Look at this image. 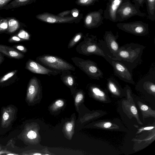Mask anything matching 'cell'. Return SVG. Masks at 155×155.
<instances>
[{"mask_svg":"<svg viewBox=\"0 0 155 155\" xmlns=\"http://www.w3.org/2000/svg\"><path fill=\"white\" fill-rule=\"evenodd\" d=\"M145 48L143 45L134 43L127 44L120 47L117 55L112 59L121 62L132 71L141 62Z\"/></svg>","mask_w":155,"mask_h":155,"instance_id":"6da1fadb","label":"cell"},{"mask_svg":"<svg viewBox=\"0 0 155 155\" xmlns=\"http://www.w3.org/2000/svg\"><path fill=\"white\" fill-rule=\"evenodd\" d=\"M81 47L83 54L87 55L94 54L101 56L110 64L112 57L104 40H98L96 36H87Z\"/></svg>","mask_w":155,"mask_h":155,"instance_id":"7a4b0ae2","label":"cell"},{"mask_svg":"<svg viewBox=\"0 0 155 155\" xmlns=\"http://www.w3.org/2000/svg\"><path fill=\"white\" fill-rule=\"evenodd\" d=\"M139 8L130 0H124L117 11V21H123L134 16L144 17L146 14L141 12Z\"/></svg>","mask_w":155,"mask_h":155,"instance_id":"3957f363","label":"cell"},{"mask_svg":"<svg viewBox=\"0 0 155 155\" xmlns=\"http://www.w3.org/2000/svg\"><path fill=\"white\" fill-rule=\"evenodd\" d=\"M117 27L125 32L137 36H145L149 33L148 24L141 21L119 23Z\"/></svg>","mask_w":155,"mask_h":155,"instance_id":"277c9868","label":"cell"},{"mask_svg":"<svg viewBox=\"0 0 155 155\" xmlns=\"http://www.w3.org/2000/svg\"><path fill=\"white\" fill-rule=\"evenodd\" d=\"M39 61L53 69L59 70H72L74 68L63 60L50 55L41 56L38 58Z\"/></svg>","mask_w":155,"mask_h":155,"instance_id":"5b68a950","label":"cell"},{"mask_svg":"<svg viewBox=\"0 0 155 155\" xmlns=\"http://www.w3.org/2000/svg\"><path fill=\"white\" fill-rule=\"evenodd\" d=\"M110 64L113 68L114 74L120 79L125 82L134 84L132 71L121 62L112 59Z\"/></svg>","mask_w":155,"mask_h":155,"instance_id":"8992f818","label":"cell"},{"mask_svg":"<svg viewBox=\"0 0 155 155\" xmlns=\"http://www.w3.org/2000/svg\"><path fill=\"white\" fill-rule=\"evenodd\" d=\"M81 68L91 78L99 80L103 78L102 71L94 62L87 60H81L80 62Z\"/></svg>","mask_w":155,"mask_h":155,"instance_id":"52a82bcc","label":"cell"},{"mask_svg":"<svg viewBox=\"0 0 155 155\" xmlns=\"http://www.w3.org/2000/svg\"><path fill=\"white\" fill-rule=\"evenodd\" d=\"M119 36L118 33L114 35L111 31H105L104 35V41L112 58L116 56L119 48L117 42Z\"/></svg>","mask_w":155,"mask_h":155,"instance_id":"ba28073f","label":"cell"},{"mask_svg":"<svg viewBox=\"0 0 155 155\" xmlns=\"http://www.w3.org/2000/svg\"><path fill=\"white\" fill-rule=\"evenodd\" d=\"M104 10H98L91 12L86 16L84 23L86 27L88 28H97L103 23Z\"/></svg>","mask_w":155,"mask_h":155,"instance_id":"9c48e42d","label":"cell"},{"mask_svg":"<svg viewBox=\"0 0 155 155\" xmlns=\"http://www.w3.org/2000/svg\"><path fill=\"white\" fill-rule=\"evenodd\" d=\"M123 1L124 0H107L106 8L103 12L104 18L113 22H117V11Z\"/></svg>","mask_w":155,"mask_h":155,"instance_id":"30bf717a","label":"cell"},{"mask_svg":"<svg viewBox=\"0 0 155 155\" xmlns=\"http://www.w3.org/2000/svg\"><path fill=\"white\" fill-rule=\"evenodd\" d=\"M26 67L27 69L35 73L44 74H55V72L31 60H29L27 62Z\"/></svg>","mask_w":155,"mask_h":155,"instance_id":"8fae6325","label":"cell"},{"mask_svg":"<svg viewBox=\"0 0 155 155\" xmlns=\"http://www.w3.org/2000/svg\"><path fill=\"white\" fill-rule=\"evenodd\" d=\"M37 18L43 21L51 23L67 22L74 19V18L72 17L64 18L48 14L37 15Z\"/></svg>","mask_w":155,"mask_h":155,"instance_id":"7c38bea8","label":"cell"},{"mask_svg":"<svg viewBox=\"0 0 155 155\" xmlns=\"http://www.w3.org/2000/svg\"><path fill=\"white\" fill-rule=\"evenodd\" d=\"M0 51L5 55L12 58L20 59L24 55L13 48L6 45H0Z\"/></svg>","mask_w":155,"mask_h":155,"instance_id":"4fadbf2b","label":"cell"},{"mask_svg":"<svg viewBox=\"0 0 155 155\" xmlns=\"http://www.w3.org/2000/svg\"><path fill=\"white\" fill-rule=\"evenodd\" d=\"M34 0H13L2 9L8 10L18 8L31 4Z\"/></svg>","mask_w":155,"mask_h":155,"instance_id":"5bb4252c","label":"cell"},{"mask_svg":"<svg viewBox=\"0 0 155 155\" xmlns=\"http://www.w3.org/2000/svg\"><path fill=\"white\" fill-rule=\"evenodd\" d=\"M146 2L148 18L151 21L155 20V0H145Z\"/></svg>","mask_w":155,"mask_h":155,"instance_id":"9a60e30c","label":"cell"},{"mask_svg":"<svg viewBox=\"0 0 155 155\" xmlns=\"http://www.w3.org/2000/svg\"><path fill=\"white\" fill-rule=\"evenodd\" d=\"M8 19V28L7 31L10 33H13L20 27L18 21L14 17H7Z\"/></svg>","mask_w":155,"mask_h":155,"instance_id":"2e32d148","label":"cell"},{"mask_svg":"<svg viewBox=\"0 0 155 155\" xmlns=\"http://www.w3.org/2000/svg\"><path fill=\"white\" fill-rule=\"evenodd\" d=\"M8 26V19L7 17L4 18L0 16V32L7 30Z\"/></svg>","mask_w":155,"mask_h":155,"instance_id":"e0dca14e","label":"cell"},{"mask_svg":"<svg viewBox=\"0 0 155 155\" xmlns=\"http://www.w3.org/2000/svg\"><path fill=\"white\" fill-rule=\"evenodd\" d=\"M99 1V0H79L78 3L81 5L88 6L93 5Z\"/></svg>","mask_w":155,"mask_h":155,"instance_id":"ac0fdd59","label":"cell"},{"mask_svg":"<svg viewBox=\"0 0 155 155\" xmlns=\"http://www.w3.org/2000/svg\"><path fill=\"white\" fill-rule=\"evenodd\" d=\"M17 72V70L12 71L4 76L0 80V82H3L13 76Z\"/></svg>","mask_w":155,"mask_h":155,"instance_id":"d6986e66","label":"cell"},{"mask_svg":"<svg viewBox=\"0 0 155 155\" xmlns=\"http://www.w3.org/2000/svg\"><path fill=\"white\" fill-rule=\"evenodd\" d=\"M18 35L20 38L25 40H28L30 37L29 34L27 32L23 30H21L20 31Z\"/></svg>","mask_w":155,"mask_h":155,"instance_id":"ffe728a7","label":"cell"},{"mask_svg":"<svg viewBox=\"0 0 155 155\" xmlns=\"http://www.w3.org/2000/svg\"><path fill=\"white\" fill-rule=\"evenodd\" d=\"M92 90L94 94L96 95L103 97L105 95L104 93L97 87H93Z\"/></svg>","mask_w":155,"mask_h":155,"instance_id":"44dd1931","label":"cell"},{"mask_svg":"<svg viewBox=\"0 0 155 155\" xmlns=\"http://www.w3.org/2000/svg\"><path fill=\"white\" fill-rule=\"evenodd\" d=\"M82 35L81 34H78L76 35L71 41L70 44V46H72L74 45L76 43L78 42L81 38Z\"/></svg>","mask_w":155,"mask_h":155,"instance_id":"7402d4cb","label":"cell"},{"mask_svg":"<svg viewBox=\"0 0 155 155\" xmlns=\"http://www.w3.org/2000/svg\"><path fill=\"white\" fill-rule=\"evenodd\" d=\"M27 136L29 139H35L36 137L37 134L35 131L33 130H30L28 132L27 134Z\"/></svg>","mask_w":155,"mask_h":155,"instance_id":"603a6c76","label":"cell"},{"mask_svg":"<svg viewBox=\"0 0 155 155\" xmlns=\"http://www.w3.org/2000/svg\"><path fill=\"white\" fill-rule=\"evenodd\" d=\"M13 0H0V10L2 8Z\"/></svg>","mask_w":155,"mask_h":155,"instance_id":"cb8c5ba5","label":"cell"},{"mask_svg":"<svg viewBox=\"0 0 155 155\" xmlns=\"http://www.w3.org/2000/svg\"><path fill=\"white\" fill-rule=\"evenodd\" d=\"M132 2L139 8L140 7H143V4L145 2V0H133Z\"/></svg>","mask_w":155,"mask_h":155,"instance_id":"d4e9b609","label":"cell"},{"mask_svg":"<svg viewBox=\"0 0 155 155\" xmlns=\"http://www.w3.org/2000/svg\"><path fill=\"white\" fill-rule=\"evenodd\" d=\"M66 80L68 84L70 86H72L74 83V80L70 76H68L66 78Z\"/></svg>","mask_w":155,"mask_h":155,"instance_id":"484cf974","label":"cell"},{"mask_svg":"<svg viewBox=\"0 0 155 155\" xmlns=\"http://www.w3.org/2000/svg\"><path fill=\"white\" fill-rule=\"evenodd\" d=\"M83 98L82 94H79L76 96L75 99V101L76 103H78L81 101Z\"/></svg>","mask_w":155,"mask_h":155,"instance_id":"4316f807","label":"cell"},{"mask_svg":"<svg viewBox=\"0 0 155 155\" xmlns=\"http://www.w3.org/2000/svg\"><path fill=\"white\" fill-rule=\"evenodd\" d=\"M20 38L16 36H14L12 37L9 40L10 42L19 41H21Z\"/></svg>","mask_w":155,"mask_h":155,"instance_id":"83f0119b","label":"cell"},{"mask_svg":"<svg viewBox=\"0 0 155 155\" xmlns=\"http://www.w3.org/2000/svg\"><path fill=\"white\" fill-rule=\"evenodd\" d=\"M55 104L57 107H61L64 105V102L61 100H59L55 102Z\"/></svg>","mask_w":155,"mask_h":155,"instance_id":"f1b7e54d","label":"cell"},{"mask_svg":"<svg viewBox=\"0 0 155 155\" xmlns=\"http://www.w3.org/2000/svg\"><path fill=\"white\" fill-rule=\"evenodd\" d=\"M15 48L18 50L23 52H26L27 51V50L26 48L22 45H16L15 46Z\"/></svg>","mask_w":155,"mask_h":155,"instance_id":"f546056e","label":"cell"},{"mask_svg":"<svg viewBox=\"0 0 155 155\" xmlns=\"http://www.w3.org/2000/svg\"><path fill=\"white\" fill-rule=\"evenodd\" d=\"M72 124L70 123H68L66 126V130L68 132L71 131L72 128Z\"/></svg>","mask_w":155,"mask_h":155,"instance_id":"4dcf8cb0","label":"cell"},{"mask_svg":"<svg viewBox=\"0 0 155 155\" xmlns=\"http://www.w3.org/2000/svg\"><path fill=\"white\" fill-rule=\"evenodd\" d=\"M130 110L131 112L134 114H137V108L134 106H132L130 108Z\"/></svg>","mask_w":155,"mask_h":155,"instance_id":"1f68e13d","label":"cell"},{"mask_svg":"<svg viewBox=\"0 0 155 155\" xmlns=\"http://www.w3.org/2000/svg\"><path fill=\"white\" fill-rule=\"evenodd\" d=\"M3 119L4 120H7L9 117V115L8 114L5 112L3 115Z\"/></svg>","mask_w":155,"mask_h":155,"instance_id":"d6a6232c","label":"cell"},{"mask_svg":"<svg viewBox=\"0 0 155 155\" xmlns=\"http://www.w3.org/2000/svg\"><path fill=\"white\" fill-rule=\"evenodd\" d=\"M148 109V107L145 105H143L141 106V109L143 111H146Z\"/></svg>","mask_w":155,"mask_h":155,"instance_id":"836d02e7","label":"cell"},{"mask_svg":"<svg viewBox=\"0 0 155 155\" xmlns=\"http://www.w3.org/2000/svg\"><path fill=\"white\" fill-rule=\"evenodd\" d=\"M70 12L69 11H67L64 12H63L61 13L59 15L61 16V17H63L64 15H67V14H69Z\"/></svg>","mask_w":155,"mask_h":155,"instance_id":"e575fe53","label":"cell"},{"mask_svg":"<svg viewBox=\"0 0 155 155\" xmlns=\"http://www.w3.org/2000/svg\"><path fill=\"white\" fill-rule=\"evenodd\" d=\"M112 125V124L110 122H107L104 124V127L105 128H108L110 127Z\"/></svg>","mask_w":155,"mask_h":155,"instance_id":"d590c367","label":"cell"},{"mask_svg":"<svg viewBox=\"0 0 155 155\" xmlns=\"http://www.w3.org/2000/svg\"><path fill=\"white\" fill-rule=\"evenodd\" d=\"M78 15V12L77 10L74 11L72 13V15L74 17H77Z\"/></svg>","mask_w":155,"mask_h":155,"instance_id":"8d00e7d4","label":"cell"},{"mask_svg":"<svg viewBox=\"0 0 155 155\" xmlns=\"http://www.w3.org/2000/svg\"><path fill=\"white\" fill-rule=\"evenodd\" d=\"M154 128L153 127H146L144 128V129L145 130H149L150 129H152Z\"/></svg>","mask_w":155,"mask_h":155,"instance_id":"74e56055","label":"cell"},{"mask_svg":"<svg viewBox=\"0 0 155 155\" xmlns=\"http://www.w3.org/2000/svg\"><path fill=\"white\" fill-rule=\"evenodd\" d=\"M3 60V58L1 54L0 53V63L2 62Z\"/></svg>","mask_w":155,"mask_h":155,"instance_id":"f35d334b","label":"cell"},{"mask_svg":"<svg viewBox=\"0 0 155 155\" xmlns=\"http://www.w3.org/2000/svg\"><path fill=\"white\" fill-rule=\"evenodd\" d=\"M33 155H41V153H34L33 154Z\"/></svg>","mask_w":155,"mask_h":155,"instance_id":"ab89813d","label":"cell"}]
</instances>
